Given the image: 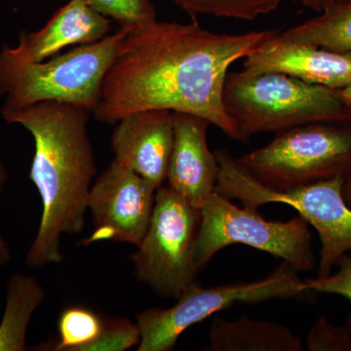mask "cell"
Listing matches in <instances>:
<instances>
[{"label":"cell","mask_w":351,"mask_h":351,"mask_svg":"<svg viewBox=\"0 0 351 351\" xmlns=\"http://www.w3.org/2000/svg\"><path fill=\"white\" fill-rule=\"evenodd\" d=\"M129 27L91 44H84L48 61L32 62L14 47L0 48L1 110L25 108L41 101H60L94 112L101 88Z\"/></svg>","instance_id":"277c9868"},{"label":"cell","mask_w":351,"mask_h":351,"mask_svg":"<svg viewBox=\"0 0 351 351\" xmlns=\"http://www.w3.org/2000/svg\"><path fill=\"white\" fill-rule=\"evenodd\" d=\"M336 91L341 100L345 104L346 107L351 112V84L343 88V89L336 90Z\"/></svg>","instance_id":"d4e9b609"},{"label":"cell","mask_w":351,"mask_h":351,"mask_svg":"<svg viewBox=\"0 0 351 351\" xmlns=\"http://www.w3.org/2000/svg\"><path fill=\"white\" fill-rule=\"evenodd\" d=\"M237 161L265 188L279 193L346 178L351 171V123L287 129Z\"/></svg>","instance_id":"8992f818"},{"label":"cell","mask_w":351,"mask_h":351,"mask_svg":"<svg viewBox=\"0 0 351 351\" xmlns=\"http://www.w3.org/2000/svg\"><path fill=\"white\" fill-rule=\"evenodd\" d=\"M277 32L217 34L195 20L191 24L154 20L129 27L104 80L95 117L113 124L141 110L186 112L239 141L223 106L228 69Z\"/></svg>","instance_id":"6da1fadb"},{"label":"cell","mask_w":351,"mask_h":351,"mask_svg":"<svg viewBox=\"0 0 351 351\" xmlns=\"http://www.w3.org/2000/svg\"><path fill=\"white\" fill-rule=\"evenodd\" d=\"M337 265L339 269L334 274L302 281V289L307 293L343 295L351 301V258L343 256Z\"/></svg>","instance_id":"603a6c76"},{"label":"cell","mask_w":351,"mask_h":351,"mask_svg":"<svg viewBox=\"0 0 351 351\" xmlns=\"http://www.w3.org/2000/svg\"><path fill=\"white\" fill-rule=\"evenodd\" d=\"M309 351H351V328L338 326L320 316L306 337Z\"/></svg>","instance_id":"7402d4cb"},{"label":"cell","mask_w":351,"mask_h":351,"mask_svg":"<svg viewBox=\"0 0 351 351\" xmlns=\"http://www.w3.org/2000/svg\"><path fill=\"white\" fill-rule=\"evenodd\" d=\"M103 320L100 337L87 351H124L140 343L141 332L137 322L120 316L103 315Z\"/></svg>","instance_id":"44dd1931"},{"label":"cell","mask_w":351,"mask_h":351,"mask_svg":"<svg viewBox=\"0 0 351 351\" xmlns=\"http://www.w3.org/2000/svg\"><path fill=\"white\" fill-rule=\"evenodd\" d=\"M215 156L219 166L216 191L257 209L269 203L289 205L313 226L321 242L318 277L331 274L339 258L351 251V207L343 197L345 177L279 193L263 186L225 149H217Z\"/></svg>","instance_id":"5b68a950"},{"label":"cell","mask_w":351,"mask_h":351,"mask_svg":"<svg viewBox=\"0 0 351 351\" xmlns=\"http://www.w3.org/2000/svg\"><path fill=\"white\" fill-rule=\"evenodd\" d=\"M103 315L88 307L69 306L62 311L58 320L59 337L39 346L40 350L87 351L100 337Z\"/></svg>","instance_id":"d6986e66"},{"label":"cell","mask_w":351,"mask_h":351,"mask_svg":"<svg viewBox=\"0 0 351 351\" xmlns=\"http://www.w3.org/2000/svg\"><path fill=\"white\" fill-rule=\"evenodd\" d=\"M189 15H209L228 19L254 21L276 10L289 0H173ZM318 14L351 0H290Z\"/></svg>","instance_id":"e0dca14e"},{"label":"cell","mask_w":351,"mask_h":351,"mask_svg":"<svg viewBox=\"0 0 351 351\" xmlns=\"http://www.w3.org/2000/svg\"><path fill=\"white\" fill-rule=\"evenodd\" d=\"M36 276L16 272L7 283L5 308L0 322V351L27 350V332L34 311L46 300Z\"/></svg>","instance_id":"2e32d148"},{"label":"cell","mask_w":351,"mask_h":351,"mask_svg":"<svg viewBox=\"0 0 351 351\" xmlns=\"http://www.w3.org/2000/svg\"><path fill=\"white\" fill-rule=\"evenodd\" d=\"M0 113L7 123L27 129L34 141L29 178L40 195L43 214L25 265L38 269L58 265L64 260L63 235L78 234L84 228L97 174L87 128L92 112L73 104L41 101Z\"/></svg>","instance_id":"7a4b0ae2"},{"label":"cell","mask_w":351,"mask_h":351,"mask_svg":"<svg viewBox=\"0 0 351 351\" xmlns=\"http://www.w3.org/2000/svg\"><path fill=\"white\" fill-rule=\"evenodd\" d=\"M250 73H279L311 84L343 89L351 84V53L286 39L277 32L245 58Z\"/></svg>","instance_id":"8fae6325"},{"label":"cell","mask_w":351,"mask_h":351,"mask_svg":"<svg viewBox=\"0 0 351 351\" xmlns=\"http://www.w3.org/2000/svg\"><path fill=\"white\" fill-rule=\"evenodd\" d=\"M297 270L285 263L265 278L203 288L193 283L174 306L151 307L137 315L141 332L138 351L174 350L180 336L189 327L235 304H256L306 295Z\"/></svg>","instance_id":"ba28073f"},{"label":"cell","mask_w":351,"mask_h":351,"mask_svg":"<svg viewBox=\"0 0 351 351\" xmlns=\"http://www.w3.org/2000/svg\"><path fill=\"white\" fill-rule=\"evenodd\" d=\"M112 20L83 0H71L38 32H22L14 50L32 62H41L73 45L91 44L112 31Z\"/></svg>","instance_id":"5bb4252c"},{"label":"cell","mask_w":351,"mask_h":351,"mask_svg":"<svg viewBox=\"0 0 351 351\" xmlns=\"http://www.w3.org/2000/svg\"><path fill=\"white\" fill-rule=\"evenodd\" d=\"M211 351H302V339L288 327L241 315L234 320L216 317L208 332Z\"/></svg>","instance_id":"9a60e30c"},{"label":"cell","mask_w":351,"mask_h":351,"mask_svg":"<svg viewBox=\"0 0 351 351\" xmlns=\"http://www.w3.org/2000/svg\"><path fill=\"white\" fill-rule=\"evenodd\" d=\"M199 232L193 251L195 271L226 247L242 244L282 258L297 271L315 267L309 225L301 216L290 221L263 219L257 208H239L215 191L200 209Z\"/></svg>","instance_id":"52a82bcc"},{"label":"cell","mask_w":351,"mask_h":351,"mask_svg":"<svg viewBox=\"0 0 351 351\" xmlns=\"http://www.w3.org/2000/svg\"><path fill=\"white\" fill-rule=\"evenodd\" d=\"M174 112L145 110L117 122L112 136L115 160L135 171L156 189L164 186L174 144Z\"/></svg>","instance_id":"7c38bea8"},{"label":"cell","mask_w":351,"mask_h":351,"mask_svg":"<svg viewBox=\"0 0 351 351\" xmlns=\"http://www.w3.org/2000/svg\"><path fill=\"white\" fill-rule=\"evenodd\" d=\"M279 34L298 43L351 53V1L332 7Z\"/></svg>","instance_id":"ac0fdd59"},{"label":"cell","mask_w":351,"mask_h":351,"mask_svg":"<svg viewBox=\"0 0 351 351\" xmlns=\"http://www.w3.org/2000/svg\"><path fill=\"white\" fill-rule=\"evenodd\" d=\"M7 180H8V172H7L5 165L0 159V195H1L2 191H3Z\"/></svg>","instance_id":"4316f807"},{"label":"cell","mask_w":351,"mask_h":351,"mask_svg":"<svg viewBox=\"0 0 351 351\" xmlns=\"http://www.w3.org/2000/svg\"><path fill=\"white\" fill-rule=\"evenodd\" d=\"M343 193L346 203L351 207V171L350 174L345 178V182H343Z\"/></svg>","instance_id":"484cf974"},{"label":"cell","mask_w":351,"mask_h":351,"mask_svg":"<svg viewBox=\"0 0 351 351\" xmlns=\"http://www.w3.org/2000/svg\"><path fill=\"white\" fill-rule=\"evenodd\" d=\"M200 221V210L169 186L157 189L149 228L131 257L138 280L176 300L195 283L193 251Z\"/></svg>","instance_id":"9c48e42d"},{"label":"cell","mask_w":351,"mask_h":351,"mask_svg":"<svg viewBox=\"0 0 351 351\" xmlns=\"http://www.w3.org/2000/svg\"><path fill=\"white\" fill-rule=\"evenodd\" d=\"M223 97L240 142L306 124L351 123V112L336 90L284 73H228Z\"/></svg>","instance_id":"3957f363"},{"label":"cell","mask_w":351,"mask_h":351,"mask_svg":"<svg viewBox=\"0 0 351 351\" xmlns=\"http://www.w3.org/2000/svg\"><path fill=\"white\" fill-rule=\"evenodd\" d=\"M174 144L168 165L167 186L200 210L216 191L219 166L207 144L210 122L191 113L176 112Z\"/></svg>","instance_id":"4fadbf2b"},{"label":"cell","mask_w":351,"mask_h":351,"mask_svg":"<svg viewBox=\"0 0 351 351\" xmlns=\"http://www.w3.org/2000/svg\"><path fill=\"white\" fill-rule=\"evenodd\" d=\"M156 191L113 158L90 189L87 207L95 232L83 243L112 240L138 247L151 221Z\"/></svg>","instance_id":"30bf717a"},{"label":"cell","mask_w":351,"mask_h":351,"mask_svg":"<svg viewBox=\"0 0 351 351\" xmlns=\"http://www.w3.org/2000/svg\"><path fill=\"white\" fill-rule=\"evenodd\" d=\"M97 12L121 27H136L156 20V7L151 0H83Z\"/></svg>","instance_id":"ffe728a7"},{"label":"cell","mask_w":351,"mask_h":351,"mask_svg":"<svg viewBox=\"0 0 351 351\" xmlns=\"http://www.w3.org/2000/svg\"><path fill=\"white\" fill-rule=\"evenodd\" d=\"M11 260H12V255H11L10 249L0 233V267L8 265Z\"/></svg>","instance_id":"cb8c5ba5"}]
</instances>
